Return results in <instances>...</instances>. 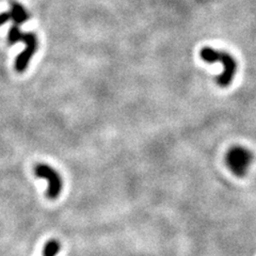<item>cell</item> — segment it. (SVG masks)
I'll return each mask as SVG.
<instances>
[{
	"instance_id": "4",
	"label": "cell",
	"mask_w": 256,
	"mask_h": 256,
	"mask_svg": "<svg viewBox=\"0 0 256 256\" xmlns=\"http://www.w3.org/2000/svg\"><path fill=\"white\" fill-rule=\"evenodd\" d=\"M60 251V244L57 240H50L45 246H44V250H43V256H56L57 253Z\"/></svg>"
},
{
	"instance_id": "1",
	"label": "cell",
	"mask_w": 256,
	"mask_h": 256,
	"mask_svg": "<svg viewBox=\"0 0 256 256\" xmlns=\"http://www.w3.org/2000/svg\"><path fill=\"white\" fill-rule=\"evenodd\" d=\"M201 58L207 63H220L223 66V72L217 77V82L221 88H226L233 82L237 72V63L230 54L205 47L201 50Z\"/></svg>"
},
{
	"instance_id": "2",
	"label": "cell",
	"mask_w": 256,
	"mask_h": 256,
	"mask_svg": "<svg viewBox=\"0 0 256 256\" xmlns=\"http://www.w3.org/2000/svg\"><path fill=\"white\" fill-rule=\"evenodd\" d=\"M34 171L38 178H45L47 180L48 198H57L62 191V178L60 174L56 171L54 168L45 164H36L34 166Z\"/></svg>"
},
{
	"instance_id": "3",
	"label": "cell",
	"mask_w": 256,
	"mask_h": 256,
	"mask_svg": "<svg viewBox=\"0 0 256 256\" xmlns=\"http://www.w3.org/2000/svg\"><path fill=\"white\" fill-rule=\"evenodd\" d=\"M252 162V154L249 150L242 146H235L232 148L226 156V164L230 170L234 174L244 175Z\"/></svg>"
}]
</instances>
